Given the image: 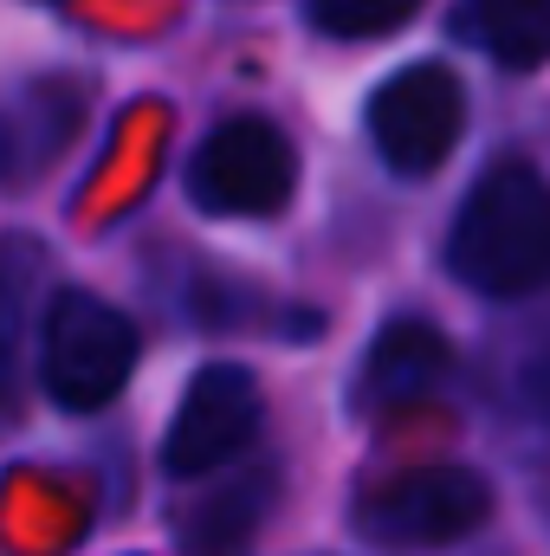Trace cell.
Returning a JSON list of instances; mask_svg holds the SVG:
<instances>
[{
  "mask_svg": "<svg viewBox=\"0 0 550 556\" xmlns=\"http://www.w3.org/2000/svg\"><path fill=\"white\" fill-rule=\"evenodd\" d=\"M447 266L479 298H532L550 285V181L532 162H492L466 194Z\"/></svg>",
  "mask_w": 550,
  "mask_h": 556,
  "instance_id": "1",
  "label": "cell"
},
{
  "mask_svg": "<svg viewBox=\"0 0 550 556\" xmlns=\"http://www.w3.org/2000/svg\"><path fill=\"white\" fill-rule=\"evenodd\" d=\"M137 369V330L117 304L91 291H59L39 324V382L59 408L91 415L111 395H124Z\"/></svg>",
  "mask_w": 550,
  "mask_h": 556,
  "instance_id": "2",
  "label": "cell"
},
{
  "mask_svg": "<svg viewBox=\"0 0 550 556\" xmlns=\"http://www.w3.org/2000/svg\"><path fill=\"white\" fill-rule=\"evenodd\" d=\"M492 511V492L466 466H414L357 498V531L383 551H447L473 538Z\"/></svg>",
  "mask_w": 550,
  "mask_h": 556,
  "instance_id": "3",
  "label": "cell"
},
{
  "mask_svg": "<svg viewBox=\"0 0 550 556\" xmlns=\"http://www.w3.org/2000/svg\"><path fill=\"white\" fill-rule=\"evenodd\" d=\"M298 188V155L278 124L266 117H227L214 124L195 162H188V194L201 214H221V220H266L291 201Z\"/></svg>",
  "mask_w": 550,
  "mask_h": 556,
  "instance_id": "4",
  "label": "cell"
},
{
  "mask_svg": "<svg viewBox=\"0 0 550 556\" xmlns=\"http://www.w3.org/2000/svg\"><path fill=\"white\" fill-rule=\"evenodd\" d=\"M466 124V91L447 65H402L370 98V142L396 175H427L453 155Z\"/></svg>",
  "mask_w": 550,
  "mask_h": 556,
  "instance_id": "5",
  "label": "cell"
},
{
  "mask_svg": "<svg viewBox=\"0 0 550 556\" xmlns=\"http://www.w3.org/2000/svg\"><path fill=\"white\" fill-rule=\"evenodd\" d=\"M253 433H260V382L234 363H214L182 389V408L162 440V466L175 479H208L234 466L253 446Z\"/></svg>",
  "mask_w": 550,
  "mask_h": 556,
  "instance_id": "6",
  "label": "cell"
},
{
  "mask_svg": "<svg viewBox=\"0 0 550 556\" xmlns=\"http://www.w3.org/2000/svg\"><path fill=\"white\" fill-rule=\"evenodd\" d=\"M278 498V472L260 459H234L221 472H208V485L175 511V538L188 556H247L266 511Z\"/></svg>",
  "mask_w": 550,
  "mask_h": 556,
  "instance_id": "7",
  "label": "cell"
},
{
  "mask_svg": "<svg viewBox=\"0 0 550 556\" xmlns=\"http://www.w3.org/2000/svg\"><path fill=\"white\" fill-rule=\"evenodd\" d=\"M453 369V350L434 324L421 317H396L370 356H363V376H357V402L363 408H409V402H427Z\"/></svg>",
  "mask_w": 550,
  "mask_h": 556,
  "instance_id": "8",
  "label": "cell"
},
{
  "mask_svg": "<svg viewBox=\"0 0 550 556\" xmlns=\"http://www.w3.org/2000/svg\"><path fill=\"white\" fill-rule=\"evenodd\" d=\"M78 111H85V98L72 85H52V78L33 85V91H20L13 104H0V188L33 181L72 142Z\"/></svg>",
  "mask_w": 550,
  "mask_h": 556,
  "instance_id": "9",
  "label": "cell"
},
{
  "mask_svg": "<svg viewBox=\"0 0 550 556\" xmlns=\"http://www.w3.org/2000/svg\"><path fill=\"white\" fill-rule=\"evenodd\" d=\"M460 26H473V39L512 72L550 65V0H473Z\"/></svg>",
  "mask_w": 550,
  "mask_h": 556,
  "instance_id": "10",
  "label": "cell"
},
{
  "mask_svg": "<svg viewBox=\"0 0 550 556\" xmlns=\"http://www.w3.org/2000/svg\"><path fill=\"white\" fill-rule=\"evenodd\" d=\"M33 278H39L33 247L7 240V247H0V402H7V389H13V363H20V337H26V298H33Z\"/></svg>",
  "mask_w": 550,
  "mask_h": 556,
  "instance_id": "11",
  "label": "cell"
},
{
  "mask_svg": "<svg viewBox=\"0 0 550 556\" xmlns=\"http://www.w3.org/2000/svg\"><path fill=\"white\" fill-rule=\"evenodd\" d=\"M421 0H311V26L330 39H383L396 26H409Z\"/></svg>",
  "mask_w": 550,
  "mask_h": 556,
  "instance_id": "12",
  "label": "cell"
},
{
  "mask_svg": "<svg viewBox=\"0 0 550 556\" xmlns=\"http://www.w3.org/2000/svg\"><path fill=\"white\" fill-rule=\"evenodd\" d=\"M518 395L532 402V415L550 420V343H538V356L525 363V382H518Z\"/></svg>",
  "mask_w": 550,
  "mask_h": 556,
  "instance_id": "13",
  "label": "cell"
}]
</instances>
